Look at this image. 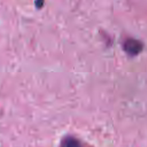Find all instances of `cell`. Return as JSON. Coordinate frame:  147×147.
I'll use <instances>...</instances> for the list:
<instances>
[{
    "label": "cell",
    "instance_id": "obj_1",
    "mask_svg": "<svg viewBox=\"0 0 147 147\" xmlns=\"http://www.w3.org/2000/svg\"><path fill=\"white\" fill-rule=\"evenodd\" d=\"M125 51L130 55H136L138 53L142 48L141 42L133 38L127 39L123 44Z\"/></svg>",
    "mask_w": 147,
    "mask_h": 147
},
{
    "label": "cell",
    "instance_id": "obj_2",
    "mask_svg": "<svg viewBox=\"0 0 147 147\" xmlns=\"http://www.w3.org/2000/svg\"><path fill=\"white\" fill-rule=\"evenodd\" d=\"M61 147H80V145L77 140L72 137H68L63 140Z\"/></svg>",
    "mask_w": 147,
    "mask_h": 147
}]
</instances>
